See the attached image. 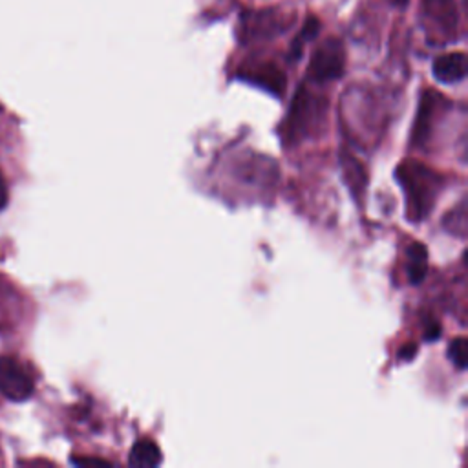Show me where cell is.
I'll return each mask as SVG.
<instances>
[{
  "label": "cell",
  "mask_w": 468,
  "mask_h": 468,
  "mask_svg": "<svg viewBox=\"0 0 468 468\" xmlns=\"http://www.w3.org/2000/svg\"><path fill=\"white\" fill-rule=\"evenodd\" d=\"M395 177L406 197L408 218L411 221L426 219L441 192V176L419 161L404 159L397 166Z\"/></svg>",
  "instance_id": "6da1fadb"
},
{
  "label": "cell",
  "mask_w": 468,
  "mask_h": 468,
  "mask_svg": "<svg viewBox=\"0 0 468 468\" xmlns=\"http://www.w3.org/2000/svg\"><path fill=\"white\" fill-rule=\"evenodd\" d=\"M322 102L324 101H320L318 97H313L303 88L296 91V97L291 104L289 119H287V135L291 141H300L314 130L316 122L324 117L325 104Z\"/></svg>",
  "instance_id": "7a4b0ae2"
},
{
  "label": "cell",
  "mask_w": 468,
  "mask_h": 468,
  "mask_svg": "<svg viewBox=\"0 0 468 468\" xmlns=\"http://www.w3.org/2000/svg\"><path fill=\"white\" fill-rule=\"evenodd\" d=\"M344 68H346L344 44L338 38L329 37L314 49L309 62L307 75L314 82H327V80L340 79L344 73Z\"/></svg>",
  "instance_id": "3957f363"
},
{
  "label": "cell",
  "mask_w": 468,
  "mask_h": 468,
  "mask_svg": "<svg viewBox=\"0 0 468 468\" xmlns=\"http://www.w3.org/2000/svg\"><path fill=\"white\" fill-rule=\"evenodd\" d=\"M35 391V378L29 367L16 356H0V393L15 402L26 400Z\"/></svg>",
  "instance_id": "277c9868"
},
{
  "label": "cell",
  "mask_w": 468,
  "mask_h": 468,
  "mask_svg": "<svg viewBox=\"0 0 468 468\" xmlns=\"http://www.w3.org/2000/svg\"><path fill=\"white\" fill-rule=\"evenodd\" d=\"M239 79L256 84L274 95H282L285 91V75L282 69L271 62L250 66L247 71H239Z\"/></svg>",
  "instance_id": "5b68a950"
},
{
  "label": "cell",
  "mask_w": 468,
  "mask_h": 468,
  "mask_svg": "<svg viewBox=\"0 0 468 468\" xmlns=\"http://www.w3.org/2000/svg\"><path fill=\"white\" fill-rule=\"evenodd\" d=\"M439 95L431 90H428L426 93H422L420 104H419V112L415 117V124H413V133H411V143L415 146H422L430 133H431V124H433V117L437 112V102H439Z\"/></svg>",
  "instance_id": "8992f818"
},
{
  "label": "cell",
  "mask_w": 468,
  "mask_h": 468,
  "mask_svg": "<svg viewBox=\"0 0 468 468\" xmlns=\"http://www.w3.org/2000/svg\"><path fill=\"white\" fill-rule=\"evenodd\" d=\"M431 71L439 82H444V84L459 82L466 75V55L463 51L439 55L433 60Z\"/></svg>",
  "instance_id": "52a82bcc"
},
{
  "label": "cell",
  "mask_w": 468,
  "mask_h": 468,
  "mask_svg": "<svg viewBox=\"0 0 468 468\" xmlns=\"http://www.w3.org/2000/svg\"><path fill=\"white\" fill-rule=\"evenodd\" d=\"M128 463L135 468H154L161 463V452L154 441L141 439L132 446Z\"/></svg>",
  "instance_id": "ba28073f"
},
{
  "label": "cell",
  "mask_w": 468,
  "mask_h": 468,
  "mask_svg": "<svg viewBox=\"0 0 468 468\" xmlns=\"http://www.w3.org/2000/svg\"><path fill=\"white\" fill-rule=\"evenodd\" d=\"M408 256H410V267H408V278L413 285L420 283L426 276V261H428V250L422 243L415 241L408 247Z\"/></svg>",
  "instance_id": "9c48e42d"
},
{
  "label": "cell",
  "mask_w": 468,
  "mask_h": 468,
  "mask_svg": "<svg viewBox=\"0 0 468 468\" xmlns=\"http://www.w3.org/2000/svg\"><path fill=\"white\" fill-rule=\"evenodd\" d=\"M16 313V294L11 285L0 276V329H7L15 324Z\"/></svg>",
  "instance_id": "30bf717a"
},
{
  "label": "cell",
  "mask_w": 468,
  "mask_h": 468,
  "mask_svg": "<svg viewBox=\"0 0 468 468\" xmlns=\"http://www.w3.org/2000/svg\"><path fill=\"white\" fill-rule=\"evenodd\" d=\"M342 170H344V179L349 185V188L353 192H360L366 185V174H364V166L351 155L342 154Z\"/></svg>",
  "instance_id": "8fae6325"
},
{
  "label": "cell",
  "mask_w": 468,
  "mask_h": 468,
  "mask_svg": "<svg viewBox=\"0 0 468 468\" xmlns=\"http://www.w3.org/2000/svg\"><path fill=\"white\" fill-rule=\"evenodd\" d=\"M318 31H320V22H318V18H316V16H309V18L305 20L302 31L298 33L296 40H294L292 46H291V55H292V57H298L300 51H302V44H303L305 40L314 38V37L318 35Z\"/></svg>",
  "instance_id": "7c38bea8"
},
{
  "label": "cell",
  "mask_w": 468,
  "mask_h": 468,
  "mask_svg": "<svg viewBox=\"0 0 468 468\" xmlns=\"http://www.w3.org/2000/svg\"><path fill=\"white\" fill-rule=\"evenodd\" d=\"M448 358L450 362L457 367V369H464L466 367V338L464 336H457L450 342L448 346Z\"/></svg>",
  "instance_id": "4fadbf2b"
},
{
  "label": "cell",
  "mask_w": 468,
  "mask_h": 468,
  "mask_svg": "<svg viewBox=\"0 0 468 468\" xmlns=\"http://www.w3.org/2000/svg\"><path fill=\"white\" fill-rule=\"evenodd\" d=\"M439 335H441V325H439L435 320L428 322V327H426L424 338H426V340H435V338H439Z\"/></svg>",
  "instance_id": "5bb4252c"
},
{
  "label": "cell",
  "mask_w": 468,
  "mask_h": 468,
  "mask_svg": "<svg viewBox=\"0 0 468 468\" xmlns=\"http://www.w3.org/2000/svg\"><path fill=\"white\" fill-rule=\"evenodd\" d=\"M75 464H99V466H110L108 461L104 459H99V457H79V459H73Z\"/></svg>",
  "instance_id": "9a60e30c"
},
{
  "label": "cell",
  "mask_w": 468,
  "mask_h": 468,
  "mask_svg": "<svg viewBox=\"0 0 468 468\" xmlns=\"http://www.w3.org/2000/svg\"><path fill=\"white\" fill-rule=\"evenodd\" d=\"M415 355H417V346H415V344H406V346L400 349V353H399L400 360H411Z\"/></svg>",
  "instance_id": "2e32d148"
},
{
  "label": "cell",
  "mask_w": 468,
  "mask_h": 468,
  "mask_svg": "<svg viewBox=\"0 0 468 468\" xmlns=\"http://www.w3.org/2000/svg\"><path fill=\"white\" fill-rule=\"evenodd\" d=\"M5 201H7V190H5L4 179H2V176H0V208H4Z\"/></svg>",
  "instance_id": "e0dca14e"
},
{
  "label": "cell",
  "mask_w": 468,
  "mask_h": 468,
  "mask_svg": "<svg viewBox=\"0 0 468 468\" xmlns=\"http://www.w3.org/2000/svg\"><path fill=\"white\" fill-rule=\"evenodd\" d=\"M393 5H399V7H402V5H406L408 4V0H389Z\"/></svg>",
  "instance_id": "ac0fdd59"
}]
</instances>
